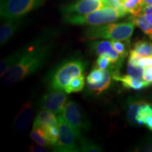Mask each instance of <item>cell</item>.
I'll return each instance as SVG.
<instances>
[{
    "mask_svg": "<svg viewBox=\"0 0 152 152\" xmlns=\"http://www.w3.org/2000/svg\"><path fill=\"white\" fill-rule=\"evenodd\" d=\"M49 126H58L57 117L55 116L53 112L42 109L34 120L33 128H42Z\"/></svg>",
    "mask_w": 152,
    "mask_h": 152,
    "instance_id": "4fadbf2b",
    "label": "cell"
},
{
    "mask_svg": "<svg viewBox=\"0 0 152 152\" xmlns=\"http://www.w3.org/2000/svg\"><path fill=\"white\" fill-rule=\"evenodd\" d=\"M142 124H144L147 128H149L150 130L152 131V115L146 117L144 119Z\"/></svg>",
    "mask_w": 152,
    "mask_h": 152,
    "instance_id": "d6a6232c",
    "label": "cell"
},
{
    "mask_svg": "<svg viewBox=\"0 0 152 152\" xmlns=\"http://www.w3.org/2000/svg\"><path fill=\"white\" fill-rule=\"evenodd\" d=\"M80 147V151L85 152H100L103 151V149L99 144L94 143L87 138L81 137L79 138Z\"/></svg>",
    "mask_w": 152,
    "mask_h": 152,
    "instance_id": "7402d4cb",
    "label": "cell"
},
{
    "mask_svg": "<svg viewBox=\"0 0 152 152\" xmlns=\"http://www.w3.org/2000/svg\"><path fill=\"white\" fill-rule=\"evenodd\" d=\"M30 137L31 140H33L35 143L41 144V145L45 146V147H50L52 146L50 142L46 138L45 136L44 133L42 132V130L39 128H33L31 132L30 133Z\"/></svg>",
    "mask_w": 152,
    "mask_h": 152,
    "instance_id": "603a6c76",
    "label": "cell"
},
{
    "mask_svg": "<svg viewBox=\"0 0 152 152\" xmlns=\"http://www.w3.org/2000/svg\"><path fill=\"white\" fill-rule=\"evenodd\" d=\"M142 5L147 6V5H152V0H142Z\"/></svg>",
    "mask_w": 152,
    "mask_h": 152,
    "instance_id": "836d02e7",
    "label": "cell"
},
{
    "mask_svg": "<svg viewBox=\"0 0 152 152\" xmlns=\"http://www.w3.org/2000/svg\"><path fill=\"white\" fill-rule=\"evenodd\" d=\"M111 42L112 44L113 49L118 53V54L123 58L128 55V47L130 45L126 42L121 40H115V39H111Z\"/></svg>",
    "mask_w": 152,
    "mask_h": 152,
    "instance_id": "484cf974",
    "label": "cell"
},
{
    "mask_svg": "<svg viewBox=\"0 0 152 152\" xmlns=\"http://www.w3.org/2000/svg\"><path fill=\"white\" fill-rule=\"evenodd\" d=\"M21 18L9 19L4 20L0 28V45L1 46L7 44L14 37L23 25Z\"/></svg>",
    "mask_w": 152,
    "mask_h": 152,
    "instance_id": "7c38bea8",
    "label": "cell"
},
{
    "mask_svg": "<svg viewBox=\"0 0 152 152\" xmlns=\"http://www.w3.org/2000/svg\"><path fill=\"white\" fill-rule=\"evenodd\" d=\"M128 14L137 15L142 12L143 5L142 0H121Z\"/></svg>",
    "mask_w": 152,
    "mask_h": 152,
    "instance_id": "d6986e66",
    "label": "cell"
},
{
    "mask_svg": "<svg viewBox=\"0 0 152 152\" xmlns=\"http://www.w3.org/2000/svg\"><path fill=\"white\" fill-rule=\"evenodd\" d=\"M29 151L33 152H47L49 151V149L47 147L36 143L31 144L29 147Z\"/></svg>",
    "mask_w": 152,
    "mask_h": 152,
    "instance_id": "f546056e",
    "label": "cell"
},
{
    "mask_svg": "<svg viewBox=\"0 0 152 152\" xmlns=\"http://www.w3.org/2000/svg\"><path fill=\"white\" fill-rule=\"evenodd\" d=\"M137 64L140 66H142V67L143 68L152 66V56H147V57L142 56V58L138 61Z\"/></svg>",
    "mask_w": 152,
    "mask_h": 152,
    "instance_id": "4dcf8cb0",
    "label": "cell"
},
{
    "mask_svg": "<svg viewBox=\"0 0 152 152\" xmlns=\"http://www.w3.org/2000/svg\"><path fill=\"white\" fill-rule=\"evenodd\" d=\"M142 13L145 15L149 21L152 24V5L144 6L142 8Z\"/></svg>",
    "mask_w": 152,
    "mask_h": 152,
    "instance_id": "1f68e13d",
    "label": "cell"
},
{
    "mask_svg": "<svg viewBox=\"0 0 152 152\" xmlns=\"http://www.w3.org/2000/svg\"><path fill=\"white\" fill-rule=\"evenodd\" d=\"M134 25L131 21L108 23L102 26H93L85 30L83 39L85 41L107 39L121 40L130 44V39L134 30Z\"/></svg>",
    "mask_w": 152,
    "mask_h": 152,
    "instance_id": "7a4b0ae2",
    "label": "cell"
},
{
    "mask_svg": "<svg viewBox=\"0 0 152 152\" xmlns=\"http://www.w3.org/2000/svg\"><path fill=\"white\" fill-rule=\"evenodd\" d=\"M59 128V136L58 141L53 147L54 151L58 152H77L80 147L77 144V135L73 128L65 121L61 114L57 116Z\"/></svg>",
    "mask_w": 152,
    "mask_h": 152,
    "instance_id": "52a82bcc",
    "label": "cell"
},
{
    "mask_svg": "<svg viewBox=\"0 0 152 152\" xmlns=\"http://www.w3.org/2000/svg\"><path fill=\"white\" fill-rule=\"evenodd\" d=\"M47 140L50 142L52 146H54L58 141L59 136V128L58 126H49L40 128Z\"/></svg>",
    "mask_w": 152,
    "mask_h": 152,
    "instance_id": "d4e9b609",
    "label": "cell"
},
{
    "mask_svg": "<svg viewBox=\"0 0 152 152\" xmlns=\"http://www.w3.org/2000/svg\"><path fill=\"white\" fill-rule=\"evenodd\" d=\"M25 53V47H21L14 52L11 53L8 56L3 58L0 62V74L1 77H3L7 73V71L10 68L11 66L14 65L19 60V58L21 57Z\"/></svg>",
    "mask_w": 152,
    "mask_h": 152,
    "instance_id": "9a60e30c",
    "label": "cell"
},
{
    "mask_svg": "<svg viewBox=\"0 0 152 152\" xmlns=\"http://www.w3.org/2000/svg\"><path fill=\"white\" fill-rule=\"evenodd\" d=\"M85 86V77L84 75H80L75 77L68 84L65 89V92L67 94L74 92H78L83 90Z\"/></svg>",
    "mask_w": 152,
    "mask_h": 152,
    "instance_id": "cb8c5ba5",
    "label": "cell"
},
{
    "mask_svg": "<svg viewBox=\"0 0 152 152\" xmlns=\"http://www.w3.org/2000/svg\"><path fill=\"white\" fill-rule=\"evenodd\" d=\"M150 115H152V106L146 103H140L134 115V121L142 124L144 119Z\"/></svg>",
    "mask_w": 152,
    "mask_h": 152,
    "instance_id": "ffe728a7",
    "label": "cell"
},
{
    "mask_svg": "<svg viewBox=\"0 0 152 152\" xmlns=\"http://www.w3.org/2000/svg\"><path fill=\"white\" fill-rule=\"evenodd\" d=\"M67 93L64 90H51L41 99L39 106L42 109L49 110L54 113L60 114L67 102Z\"/></svg>",
    "mask_w": 152,
    "mask_h": 152,
    "instance_id": "30bf717a",
    "label": "cell"
},
{
    "mask_svg": "<svg viewBox=\"0 0 152 152\" xmlns=\"http://www.w3.org/2000/svg\"><path fill=\"white\" fill-rule=\"evenodd\" d=\"M108 7L107 0H81L62 7L61 12L64 16L86 15Z\"/></svg>",
    "mask_w": 152,
    "mask_h": 152,
    "instance_id": "ba28073f",
    "label": "cell"
},
{
    "mask_svg": "<svg viewBox=\"0 0 152 152\" xmlns=\"http://www.w3.org/2000/svg\"><path fill=\"white\" fill-rule=\"evenodd\" d=\"M112 77L115 80L121 82L123 87L135 90H142L150 85V83L144 81V80L134 78L129 75H121L119 73H114L112 74Z\"/></svg>",
    "mask_w": 152,
    "mask_h": 152,
    "instance_id": "5bb4252c",
    "label": "cell"
},
{
    "mask_svg": "<svg viewBox=\"0 0 152 152\" xmlns=\"http://www.w3.org/2000/svg\"><path fill=\"white\" fill-rule=\"evenodd\" d=\"M142 80L151 84L152 83V66L144 68Z\"/></svg>",
    "mask_w": 152,
    "mask_h": 152,
    "instance_id": "f1b7e54d",
    "label": "cell"
},
{
    "mask_svg": "<svg viewBox=\"0 0 152 152\" xmlns=\"http://www.w3.org/2000/svg\"><path fill=\"white\" fill-rule=\"evenodd\" d=\"M45 0H1V18H21L23 16L42 4Z\"/></svg>",
    "mask_w": 152,
    "mask_h": 152,
    "instance_id": "5b68a950",
    "label": "cell"
},
{
    "mask_svg": "<svg viewBox=\"0 0 152 152\" xmlns=\"http://www.w3.org/2000/svg\"><path fill=\"white\" fill-rule=\"evenodd\" d=\"M131 50L143 57L152 56V43L148 40L142 39L137 42L134 45V48Z\"/></svg>",
    "mask_w": 152,
    "mask_h": 152,
    "instance_id": "ac0fdd59",
    "label": "cell"
},
{
    "mask_svg": "<svg viewBox=\"0 0 152 152\" xmlns=\"http://www.w3.org/2000/svg\"><path fill=\"white\" fill-rule=\"evenodd\" d=\"M104 79L102 82L96 83V84H88L87 83L88 88L96 94H99L104 90H107L108 87L111 85L112 76L111 71L109 70H104Z\"/></svg>",
    "mask_w": 152,
    "mask_h": 152,
    "instance_id": "e0dca14e",
    "label": "cell"
},
{
    "mask_svg": "<svg viewBox=\"0 0 152 152\" xmlns=\"http://www.w3.org/2000/svg\"><path fill=\"white\" fill-rule=\"evenodd\" d=\"M144 71V68L128 62V75H130L131 77H134V78L137 79H142V75H143Z\"/></svg>",
    "mask_w": 152,
    "mask_h": 152,
    "instance_id": "83f0119b",
    "label": "cell"
},
{
    "mask_svg": "<svg viewBox=\"0 0 152 152\" xmlns=\"http://www.w3.org/2000/svg\"><path fill=\"white\" fill-rule=\"evenodd\" d=\"M35 115V109L32 101L25 102L20 106L14 120V129L17 132H23L28 128Z\"/></svg>",
    "mask_w": 152,
    "mask_h": 152,
    "instance_id": "8fae6325",
    "label": "cell"
},
{
    "mask_svg": "<svg viewBox=\"0 0 152 152\" xmlns=\"http://www.w3.org/2000/svg\"><path fill=\"white\" fill-rule=\"evenodd\" d=\"M125 16L117 9L113 7H104L86 15L64 16V23L75 26H102L115 21L120 18Z\"/></svg>",
    "mask_w": 152,
    "mask_h": 152,
    "instance_id": "277c9868",
    "label": "cell"
},
{
    "mask_svg": "<svg viewBox=\"0 0 152 152\" xmlns=\"http://www.w3.org/2000/svg\"><path fill=\"white\" fill-rule=\"evenodd\" d=\"M104 70L94 68L90 72L87 77V81L88 84H96L103 80L104 79Z\"/></svg>",
    "mask_w": 152,
    "mask_h": 152,
    "instance_id": "4316f807",
    "label": "cell"
},
{
    "mask_svg": "<svg viewBox=\"0 0 152 152\" xmlns=\"http://www.w3.org/2000/svg\"><path fill=\"white\" fill-rule=\"evenodd\" d=\"M130 19L133 23L142 30L144 34L149 36L152 39V24L143 13L141 12L137 15H132Z\"/></svg>",
    "mask_w": 152,
    "mask_h": 152,
    "instance_id": "2e32d148",
    "label": "cell"
},
{
    "mask_svg": "<svg viewBox=\"0 0 152 152\" xmlns=\"http://www.w3.org/2000/svg\"><path fill=\"white\" fill-rule=\"evenodd\" d=\"M94 68H98L101 70H109L111 71L112 74L114 73H119L113 65V63L110 60L109 58L105 56H99L94 63Z\"/></svg>",
    "mask_w": 152,
    "mask_h": 152,
    "instance_id": "44dd1931",
    "label": "cell"
},
{
    "mask_svg": "<svg viewBox=\"0 0 152 152\" xmlns=\"http://www.w3.org/2000/svg\"><path fill=\"white\" fill-rule=\"evenodd\" d=\"M88 47L91 52L99 56H105L110 58L116 69L119 71L120 68L122 66L123 59L113 49L111 41L107 40H91L88 43Z\"/></svg>",
    "mask_w": 152,
    "mask_h": 152,
    "instance_id": "9c48e42d",
    "label": "cell"
},
{
    "mask_svg": "<svg viewBox=\"0 0 152 152\" xmlns=\"http://www.w3.org/2000/svg\"><path fill=\"white\" fill-rule=\"evenodd\" d=\"M61 114L75 130L78 140L82 137V132L90 130L91 125L87 115L77 102L72 100L68 101Z\"/></svg>",
    "mask_w": 152,
    "mask_h": 152,
    "instance_id": "8992f818",
    "label": "cell"
},
{
    "mask_svg": "<svg viewBox=\"0 0 152 152\" xmlns=\"http://www.w3.org/2000/svg\"><path fill=\"white\" fill-rule=\"evenodd\" d=\"M85 66V63L80 58H70L61 63L48 76L49 89L64 91L74 78L83 75Z\"/></svg>",
    "mask_w": 152,
    "mask_h": 152,
    "instance_id": "3957f363",
    "label": "cell"
},
{
    "mask_svg": "<svg viewBox=\"0 0 152 152\" xmlns=\"http://www.w3.org/2000/svg\"><path fill=\"white\" fill-rule=\"evenodd\" d=\"M52 34L43 33L25 45V53L3 76V83L10 86L39 71L49 60L53 50Z\"/></svg>",
    "mask_w": 152,
    "mask_h": 152,
    "instance_id": "6da1fadb",
    "label": "cell"
}]
</instances>
